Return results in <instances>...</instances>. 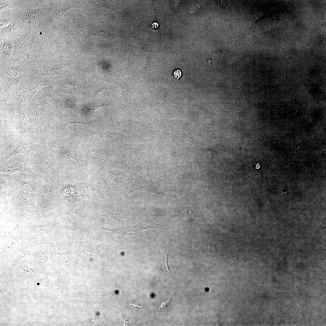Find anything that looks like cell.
I'll return each instance as SVG.
<instances>
[{
  "label": "cell",
  "instance_id": "e575fe53",
  "mask_svg": "<svg viewBox=\"0 0 326 326\" xmlns=\"http://www.w3.org/2000/svg\"><path fill=\"white\" fill-rule=\"evenodd\" d=\"M151 27L154 30H157L158 28L159 24L158 23L155 22L151 24Z\"/></svg>",
  "mask_w": 326,
  "mask_h": 326
},
{
  "label": "cell",
  "instance_id": "ffe728a7",
  "mask_svg": "<svg viewBox=\"0 0 326 326\" xmlns=\"http://www.w3.org/2000/svg\"><path fill=\"white\" fill-rule=\"evenodd\" d=\"M19 195L21 200L28 204L33 205L34 194L25 191L21 189Z\"/></svg>",
  "mask_w": 326,
  "mask_h": 326
},
{
  "label": "cell",
  "instance_id": "3957f363",
  "mask_svg": "<svg viewBox=\"0 0 326 326\" xmlns=\"http://www.w3.org/2000/svg\"><path fill=\"white\" fill-rule=\"evenodd\" d=\"M34 98L27 87L25 82L11 96L6 100L0 101L13 103L16 108V110L23 111V109L24 108L27 109Z\"/></svg>",
  "mask_w": 326,
  "mask_h": 326
},
{
  "label": "cell",
  "instance_id": "9a60e30c",
  "mask_svg": "<svg viewBox=\"0 0 326 326\" xmlns=\"http://www.w3.org/2000/svg\"><path fill=\"white\" fill-rule=\"evenodd\" d=\"M21 189L24 191L34 194L37 189L35 183L27 179L22 180L20 182Z\"/></svg>",
  "mask_w": 326,
  "mask_h": 326
},
{
  "label": "cell",
  "instance_id": "ac0fdd59",
  "mask_svg": "<svg viewBox=\"0 0 326 326\" xmlns=\"http://www.w3.org/2000/svg\"><path fill=\"white\" fill-rule=\"evenodd\" d=\"M96 154L98 160L102 165L107 167L112 165V163L111 160L105 151L97 149L96 151Z\"/></svg>",
  "mask_w": 326,
  "mask_h": 326
},
{
  "label": "cell",
  "instance_id": "6da1fadb",
  "mask_svg": "<svg viewBox=\"0 0 326 326\" xmlns=\"http://www.w3.org/2000/svg\"><path fill=\"white\" fill-rule=\"evenodd\" d=\"M26 76L14 78L0 75V101L11 96L25 82Z\"/></svg>",
  "mask_w": 326,
  "mask_h": 326
},
{
  "label": "cell",
  "instance_id": "277c9868",
  "mask_svg": "<svg viewBox=\"0 0 326 326\" xmlns=\"http://www.w3.org/2000/svg\"><path fill=\"white\" fill-rule=\"evenodd\" d=\"M34 163L38 170L46 178L52 179L55 175V171L48 162L46 155L40 153L35 155Z\"/></svg>",
  "mask_w": 326,
  "mask_h": 326
},
{
  "label": "cell",
  "instance_id": "603a6c76",
  "mask_svg": "<svg viewBox=\"0 0 326 326\" xmlns=\"http://www.w3.org/2000/svg\"><path fill=\"white\" fill-rule=\"evenodd\" d=\"M85 124L81 122H74L66 124L65 127L69 129L74 131L81 130L85 127Z\"/></svg>",
  "mask_w": 326,
  "mask_h": 326
},
{
  "label": "cell",
  "instance_id": "4316f807",
  "mask_svg": "<svg viewBox=\"0 0 326 326\" xmlns=\"http://www.w3.org/2000/svg\"><path fill=\"white\" fill-rule=\"evenodd\" d=\"M125 303L130 306L139 309H144L149 310L147 308H146L143 306L139 302L135 301H130L128 302H126Z\"/></svg>",
  "mask_w": 326,
  "mask_h": 326
},
{
  "label": "cell",
  "instance_id": "44dd1931",
  "mask_svg": "<svg viewBox=\"0 0 326 326\" xmlns=\"http://www.w3.org/2000/svg\"><path fill=\"white\" fill-rule=\"evenodd\" d=\"M73 86L69 81H66L61 84L56 89V92L66 94H70L73 91Z\"/></svg>",
  "mask_w": 326,
  "mask_h": 326
},
{
  "label": "cell",
  "instance_id": "e0dca14e",
  "mask_svg": "<svg viewBox=\"0 0 326 326\" xmlns=\"http://www.w3.org/2000/svg\"><path fill=\"white\" fill-rule=\"evenodd\" d=\"M0 193L1 200L8 197L10 193V188L8 181L1 176L0 181Z\"/></svg>",
  "mask_w": 326,
  "mask_h": 326
},
{
  "label": "cell",
  "instance_id": "30bf717a",
  "mask_svg": "<svg viewBox=\"0 0 326 326\" xmlns=\"http://www.w3.org/2000/svg\"><path fill=\"white\" fill-rule=\"evenodd\" d=\"M46 178L45 184L42 186H43V193L42 196V204L41 211H42L43 209L46 208L47 205L50 203L52 200L53 191L52 185L49 180Z\"/></svg>",
  "mask_w": 326,
  "mask_h": 326
},
{
  "label": "cell",
  "instance_id": "7a4b0ae2",
  "mask_svg": "<svg viewBox=\"0 0 326 326\" xmlns=\"http://www.w3.org/2000/svg\"><path fill=\"white\" fill-rule=\"evenodd\" d=\"M58 78V75H27L25 78V84L32 97L41 88L54 83Z\"/></svg>",
  "mask_w": 326,
  "mask_h": 326
},
{
  "label": "cell",
  "instance_id": "7402d4cb",
  "mask_svg": "<svg viewBox=\"0 0 326 326\" xmlns=\"http://www.w3.org/2000/svg\"><path fill=\"white\" fill-rule=\"evenodd\" d=\"M63 158L67 163L73 164L78 163L80 159L79 155L73 152L64 153L63 155Z\"/></svg>",
  "mask_w": 326,
  "mask_h": 326
},
{
  "label": "cell",
  "instance_id": "9c48e42d",
  "mask_svg": "<svg viewBox=\"0 0 326 326\" xmlns=\"http://www.w3.org/2000/svg\"><path fill=\"white\" fill-rule=\"evenodd\" d=\"M76 187L83 201L88 203H90L92 200V195L91 187L87 183H78Z\"/></svg>",
  "mask_w": 326,
  "mask_h": 326
},
{
  "label": "cell",
  "instance_id": "52a82bcc",
  "mask_svg": "<svg viewBox=\"0 0 326 326\" xmlns=\"http://www.w3.org/2000/svg\"><path fill=\"white\" fill-rule=\"evenodd\" d=\"M0 75L14 78L27 75L21 66H15L11 64H8L1 69Z\"/></svg>",
  "mask_w": 326,
  "mask_h": 326
},
{
  "label": "cell",
  "instance_id": "ba28073f",
  "mask_svg": "<svg viewBox=\"0 0 326 326\" xmlns=\"http://www.w3.org/2000/svg\"><path fill=\"white\" fill-rule=\"evenodd\" d=\"M101 215L107 219L117 222H125L127 221L131 216L130 215L124 214L119 209L117 206L109 213Z\"/></svg>",
  "mask_w": 326,
  "mask_h": 326
},
{
  "label": "cell",
  "instance_id": "4fadbf2b",
  "mask_svg": "<svg viewBox=\"0 0 326 326\" xmlns=\"http://www.w3.org/2000/svg\"><path fill=\"white\" fill-rule=\"evenodd\" d=\"M35 139L29 143H26L19 145L10 153L5 156V160L7 161L8 159L17 154H24L27 153L30 149Z\"/></svg>",
  "mask_w": 326,
  "mask_h": 326
},
{
  "label": "cell",
  "instance_id": "836d02e7",
  "mask_svg": "<svg viewBox=\"0 0 326 326\" xmlns=\"http://www.w3.org/2000/svg\"><path fill=\"white\" fill-rule=\"evenodd\" d=\"M37 259L40 261H43L44 259V255L43 253H40L37 255Z\"/></svg>",
  "mask_w": 326,
  "mask_h": 326
},
{
  "label": "cell",
  "instance_id": "d4e9b609",
  "mask_svg": "<svg viewBox=\"0 0 326 326\" xmlns=\"http://www.w3.org/2000/svg\"><path fill=\"white\" fill-rule=\"evenodd\" d=\"M120 133H119L107 132L105 133V136L107 139H109L111 141H113L119 139L120 136Z\"/></svg>",
  "mask_w": 326,
  "mask_h": 326
},
{
  "label": "cell",
  "instance_id": "8d00e7d4",
  "mask_svg": "<svg viewBox=\"0 0 326 326\" xmlns=\"http://www.w3.org/2000/svg\"><path fill=\"white\" fill-rule=\"evenodd\" d=\"M260 165L259 163H257V164L256 165V167H257V168H259L260 166V165L258 166V165Z\"/></svg>",
  "mask_w": 326,
  "mask_h": 326
},
{
  "label": "cell",
  "instance_id": "d590c367",
  "mask_svg": "<svg viewBox=\"0 0 326 326\" xmlns=\"http://www.w3.org/2000/svg\"><path fill=\"white\" fill-rule=\"evenodd\" d=\"M218 1V3H220V4L221 3V4H219L220 6L222 7H224L225 6V3L224 2L222 1H220V2L219 1Z\"/></svg>",
  "mask_w": 326,
  "mask_h": 326
},
{
  "label": "cell",
  "instance_id": "d6a6232c",
  "mask_svg": "<svg viewBox=\"0 0 326 326\" xmlns=\"http://www.w3.org/2000/svg\"><path fill=\"white\" fill-rule=\"evenodd\" d=\"M170 300V299H168L167 300L162 303L159 307L160 308H165L169 304Z\"/></svg>",
  "mask_w": 326,
  "mask_h": 326
},
{
  "label": "cell",
  "instance_id": "f546056e",
  "mask_svg": "<svg viewBox=\"0 0 326 326\" xmlns=\"http://www.w3.org/2000/svg\"><path fill=\"white\" fill-rule=\"evenodd\" d=\"M103 105H100L91 108H88L87 107H85L92 113L95 114H98L101 112L102 108L103 106Z\"/></svg>",
  "mask_w": 326,
  "mask_h": 326
},
{
  "label": "cell",
  "instance_id": "7c38bea8",
  "mask_svg": "<svg viewBox=\"0 0 326 326\" xmlns=\"http://www.w3.org/2000/svg\"><path fill=\"white\" fill-rule=\"evenodd\" d=\"M168 251V249L165 250L160 258L155 264V268L160 273L172 276L167 263V258Z\"/></svg>",
  "mask_w": 326,
  "mask_h": 326
},
{
  "label": "cell",
  "instance_id": "f1b7e54d",
  "mask_svg": "<svg viewBox=\"0 0 326 326\" xmlns=\"http://www.w3.org/2000/svg\"><path fill=\"white\" fill-rule=\"evenodd\" d=\"M182 72L180 69H176L173 72L172 77L177 80V85L178 80L182 75Z\"/></svg>",
  "mask_w": 326,
  "mask_h": 326
},
{
  "label": "cell",
  "instance_id": "2e32d148",
  "mask_svg": "<svg viewBox=\"0 0 326 326\" xmlns=\"http://www.w3.org/2000/svg\"><path fill=\"white\" fill-rule=\"evenodd\" d=\"M99 178L96 182V191L98 194L103 195L107 192L108 188V184L105 180L104 178L101 174L99 172Z\"/></svg>",
  "mask_w": 326,
  "mask_h": 326
},
{
  "label": "cell",
  "instance_id": "74e56055",
  "mask_svg": "<svg viewBox=\"0 0 326 326\" xmlns=\"http://www.w3.org/2000/svg\"><path fill=\"white\" fill-rule=\"evenodd\" d=\"M207 62L208 63H210L211 62V60H210V59H208L207 60Z\"/></svg>",
  "mask_w": 326,
  "mask_h": 326
},
{
  "label": "cell",
  "instance_id": "d6986e66",
  "mask_svg": "<svg viewBox=\"0 0 326 326\" xmlns=\"http://www.w3.org/2000/svg\"><path fill=\"white\" fill-rule=\"evenodd\" d=\"M40 122L43 125L49 124L53 117L52 113L47 109L45 108L43 106L41 109Z\"/></svg>",
  "mask_w": 326,
  "mask_h": 326
},
{
  "label": "cell",
  "instance_id": "1f68e13d",
  "mask_svg": "<svg viewBox=\"0 0 326 326\" xmlns=\"http://www.w3.org/2000/svg\"><path fill=\"white\" fill-rule=\"evenodd\" d=\"M28 38V36L27 33L23 34L19 39V43L21 44H23L26 42Z\"/></svg>",
  "mask_w": 326,
  "mask_h": 326
},
{
  "label": "cell",
  "instance_id": "8992f818",
  "mask_svg": "<svg viewBox=\"0 0 326 326\" xmlns=\"http://www.w3.org/2000/svg\"><path fill=\"white\" fill-rule=\"evenodd\" d=\"M30 171L27 168L17 162L10 161L0 165L1 173L12 174L18 172Z\"/></svg>",
  "mask_w": 326,
  "mask_h": 326
},
{
  "label": "cell",
  "instance_id": "cb8c5ba5",
  "mask_svg": "<svg viewBox=\"0 0 326 326\" xmlns=\"http://www.w3.org/2000/svg\"><path fill=\"white\" fill-rule=\"evenodd\" d=\"M36 212L35 208L29 207L22 210L20 214V219L27 218L32 213Z\"/></svg>",
  "mask_w": 326,
  "mask_h": 326
},
{
  "label": "cell",
  "instance_id": "484cf974",
  "mask_svg": "<svg viewBox=\"0 0 326 326\" xmlns=\"http://www.w3.org/2000/svg\"><path fill=\"white\" fill-rule=\"evenodd\" d=\"M51 224H45L41 225L38 227H31L34 231L38 233H42L47 230V229L50 227Z\"/></svg>",
  "mask_w": 326,
  "mask_h": 326
},
{
  "label": "cell",
  "instance_id": "8fae6325",
  "mask_svg": "<svg viewBox=\"0 0 326 326\" xmlns=\"http://www.w3.org/2000/svg\"><path fill=\"white\" fill-rule=\"evenodd\" d=\"M16 113L19 126L21 141L27 132L28 124L26 115L24 111L17 110Z\"/></svg>",
  "mask_w": 326,
  "mask_h": 326
},
{
  "label": "cell",
  "instance_id": "5bb4252c",
  "mask_svg": "<svg viewBox=\"0 0 326 326\" xmlns=\"http://www.w3.org/2000/svg\"><path fill=\"white\" fill-rule=\"evenodd\" d=\"M67 139L60 135H58L55 137L51 141L50 145L52 149L56 151H59L65 146Z\"/></svg>",
  "mask_w": 326,
  "mask_h": 326
},
{
  "label": "cell",
  "instance_id": "4dcf8cb0",
  "mask_svg": "<svg viewBox=\"0 0 326 326\" xmlns=\"http://www.w3.org/2000/svg\"><path fill=\"white\" fill-rule=\"evenodd\" d=\"M45 33L43 31L39 30L37 31L34 34V37L35 38L37 39H40L45 37Z\"/></svg>",
  "mask_w": 326,
  "mask_h": 326
},
{
  "label": "cell",
  "instance_id": "5b68a950",
  "mask_svg": "<svg viewBox=\"0 0 326 326\" xmlns=\"http://www.w3.org/2000/svg\"><path fill=\"white\" fill-rule=\"evenodd\" d=\"M151 228L166 229V227L163 225L157 224L152 220H145L130 226L123 231L128 232H141L146 229Z\"/></svg>",
  "mask_w": 326,
  "mask_h": 326
},
{
  "label": "cell",
  "instance_id": "83f0119b",
  "mask_svg": "<svg viewBox=\"0 0 326 326\" xmlns=\"http://www.w3.org/2000/svg\"><path fill=\"white\" fill-rule=\"evenodd\" d=\"M122 244L118 240H110L109 243V247L110 248L115 249L121 246Z\"/></svg>",
  "mask_w": 326,
  "mask_h": 326
}]
</instances>
